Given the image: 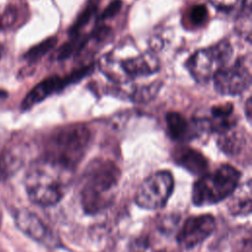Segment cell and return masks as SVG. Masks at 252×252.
Listing matches in <instances>:
<instances>
[{
    "mask_svg": "<svg viewBox=\"0 0 252 252\" xmlns=\"http://www.w3.org/2000/svg\"><path fill=\"white\" fill-rule=\"evenodd\" d=\"M68 172L41 159L32 164L25 177V186L30 200L39 206L57 204L64 196Z\"/></svg>",
    "mask_w": 252,
    "mask_h": 252,
    "instance_id": "cell-3",
    "label": "cell"
},
{
    "mask_svg": "<svg viewBox=\"0 0 252 252\" xmlns=\"http://www.w3.org/2000/svg\"><path fill=\"white\" fill-rule=\"evenodd\" d=\"M214 7L224 13L239 11L243 8L245 0H210Z\"/></svg>",
    "mask_w": 252,
    "mask_h": 252,
    "instance_id": "cell-21",
    "label": "cell"
},
{
    "mask_svg": "<svg viewBox=\"0 0 252 252\" xmlns=\"http://www.w3.org/2000/svg\"><path fill=\"white\" fill-rule=\"evenodd\" d=\"M99 69L112 82L125 84L131 79L156 73L159 69V61L156 54L150 51L124 60L108 53L99 60Z\"/></svg>",
    "mask_w": 252,
    "mask_h": 252,
    "instance_id": "cell-5",
    "label": "cell"
},
{
    "mask_svg": "<svg viewBox=\"0 0 252 252\" xmlns=\"http://www.w3.org/2000/svg\"><path fill=\"white\" fill-rule=\"evenodd\" d=\"M25 162V148L22 144H9L0 154V178L15 174Z\"/></svg>",
    "mask_w": 252,
    "mask_h": 252,
    "instance_id": "cell-14",
    "label": "cell"
},
{
    "mask_svg": "<svg viewBox=\"0 0 252 252\" xmlns=\"http://www.w3.org/2000/svg\"><path fill=\"white\" fill-rule=\"evenodd\" d=\"M90 140L91 133L86 125L64 126L48 138L42 159L69 173L83 159Z\"/></svg>",
    "mask_w": 252,
    "mask_h": 252,
    "instance_id": "cell-2",
    "label": "cell"
},
{
    "mask_svg": "<svg viewBox=\"0 0 252 252\" xmlns=\"http://www.w3.org/2000/svg\"><path fill=\"white\" fill-rule=\"evenodd\" d=\"M94 70V65L89 64L87 66L81 67L80 69L74 70L72 73L68 74L65 77H59V76H51L40 83H38L35 87H33L31 92L25 96V98L22 101V109L28 110L37 104L38 102L45 99L47 96L60 92L61 90H64L66 87L75 84L82 79H84L86 76L91 74Z\"/></svg>",
    "mask_w": 252,
    "mask_h": 252,
    "instance_id": "cell-8",
    "label": "cell"
},
{
    "mask_svg": "<svg viewBox=\"0 0 252 252\" xmlns=\"http://www.w3.org/2000/svg\"><path fill=\"white\" fill-rule=\"evenodd\" d=\"M18 9L15 6L8 7L0 19V27H10L17 20Z\"/></svg>",
    "mask_w": 252,
    "mask_h": 252,
    "instance_id": "cell-22",
    "label": "cell"
},
{
    "mask_svg": "<svg viewBox=\"0 0 252 252\" xmlns=\"http://www.w3.org/2000/svg\"><path fill=\"white\" fill-rule=\"evenodd\" d=\"M1 220H2V214H1V211H0V224H1Z\"/></svg>",
    "mask_w": 252,
    "mask_h": 252,
    "instance_id": "cell-26",
    "label": "cell"
},
{
    "mask_svg": "<svg viewBox=\"0 0 252 252\" xmlns=\"http://www.w3.org/2000/svg\"><path fill=\"white\" fill-rule=\"evenodd\" d=\"M215 227L216 220L212 215L190 217L178 231L177 242L183 248H193L206 240L212 234Z\"/></svg>",
    "mask_w": 252,
    "mask_h": 252,
    "instance_id": "cell-10",
    "label": "cell"
},
{
    "mask_svg": "<svg viewBox=\"0 0 252 252\" xmlns=\"http://www.w3.org/2000/svg\"><path fill=\"white\" fill-rule=\"evenodd\" d=\"M213 79L215 89L219 94L236 95L250 86L251 74L244 61L240 59L232 66L220 69Z\"/></svg>",
    "mask_w": 252,
    "mask_h": 252,
    "instance_id": "cell-9",
    "label": "cell"
},
{
    "mask_svg": "<svg viewBox=\"0 0 252 252\" xmlns=\"http://www.w3.org/2000/svg\"><path fill=\"white\" fill-rule=\"evenodd\" d=\"M2 54H3V46H2V44L0 43V58H1Z\"/></svg>",
    "mask_w": 252,
    "mask_h": 252,
    "instance_id": "cell-25",
    "label": "cell"
},
{
    "mask_svg": "<svg viewBox=\"0 0 252 252\" xmlns=\"http://www.w3.org/2000/svg\"><path fill=\"white\" fill-rule=\"evenodd\" d=\"M234 127L220 133V137L218 139L220 149L228 156H235L239 154L246 144L245 134L243 131L237 130Z\"/></svg>",
    "mask_w": 252,
    "mask_h": 252,
    "instance_id": "cell-16",
    "label": "cell"
},
{
    "mask_svg": "<svg viewBox=\"0 0 252 252\" xmlns=\"http://www.w3.org/2000/svg\"><path fill=\"white\" fill-rule=\"evenodd\" d=\"M233 53L230 43L221 40L208 48L193 53L186 62V67L192 77L199 83L212 79L217 72L224 68Z\"/></svg>",
    "mask_w": 252,
    "mask_h": 252,
    "instance_id": "cell-6",
    "label": "cell"
},
{
    "mask_svg": "<svg viewBox=\"0 0 252 252\" xmlns=\"http://www.w3.org/2000/svg\"><path fill=\"white\" fill-rule=\"evenodd\" d=\"M120 169L109 159H94L82 175L80 201L86 214L94 215L114 200L120 180Z\"/></svg>",
    "mask_w": 252,
    "mask_h": 252,
    "instance_id": "cell-1",
    "label": "cell"
},
{
    "mask_svg": "<svg viewBox=\"0 0 252 252\" xmlns=\"http://www.w3.org/2000/svg\"><path fill=\"white\" fill-rule=\"evenodd\" d=\"M208 20V10L204 5H194L188 12V21L193 27H201Z\"/></svg>",
    "mask_w": 252,
    "mask_h": 252,
    "instance_id": "cell-20",
    "label": "cell"
},
{
    "mask_svg": "<svg viewBox=\"0 0 252 252\" xmlns=\"http://www.w3.org/2000/svg\"><path fill=\"white\" fill-rule=\"evenodd\" d=\"M173 159L178 165L195 175L205 174L209 167L206 157L201 152L188 147L177 148L173 153Z\"/></svg>",
    "mask_w": 252,
    "mask_h": 252,
    "instance_id": "cell-13",
    "label": "cell"
},
{
    "mask_svg": "<svg viewBox=\"0 0 252 252\" xmlns=\"http://www.w3.org/2000/svg\"><path fill=\"white\" fill-rule=\"evenodd\" d=\"M240 176V172L229 164L201 175L193 185L192 202L195 206H209L224 200L238 186Z\"/></svg>",
    "mask_w": 252,
    "mask_h": 252,
    "instance_id": "cell-4",
    "label": "cell"
},
{
    "mask_svg": "<svg viewBox=\"0 0 252 252\" xmlns=\"http://www.w3.org/2000/svg\"><path fill=\"white\" fill-rule=\"evenodd\" d=\"M174 187V180L167 170H160L147 177L138 187L135 202L141 208L157 210L168 201Z\"/></svg>",
    "mask_w": 252,
    "mask_h": 252,
    "instance_id": "cell-7",
    "label": "cell"
},
{
    "mask_svg": "<svg viewBox=\"0 0 252 252\" xmlns=\"http://www.w3.org/2000/svg\"><path fill=\"white\" fill-rule=\"evenodd\" d=\"M57 42V37L56 36H51L46 38L45 40L41 41L40 43L34 45L32 47L26 54H25V59L28 60L29 62H35L39 60L43 55H45L49 50L53 48V46Z\"/></svg>",
    "mask_w": 252,
    "mask_h": 252,
    "instance_id": "cell-19",
    "label": "cell"
},
{
    "mask_svg": "<svg viewBox=\"0 0 252 252\" xmlns=\"http://www.w3.org/2000/svg\"><path fill=\"white\" fill-rule=\"evenodd\" d=\"M227 208L231 215L246 216L251 213V184L247 181L246 184L237 186L229 196Z\"/></svg>",
    "mask_w": 252,
    "mask_h": 252,
    "instance_id": "cell-15",
    "label": "cell"
},
{
    "mask_svg": "<svg viewBox=\"0 0 252 252\" xmlns=\"http://www.w3.org/2000/svg\"><path fill=\"white\" fill-rule=\"evenodd\" d=\"M15 222L21 231L33 240L48 247L58 245L57 237L36 214L21 209L15 215Z\"/></svg>",
    "mask_w": 252,
    "mask_h": 252,
    "instance_id": "cell-11",
    "label": "cell"
},
{
    "mask_svg": "<svg viewBox=\"0 0 252 252\" xmlns=\"http://www.w3.org/2000/svg\"><path fill=\"white\" fill-rule=\"evenodd\" d=\"M167 133L172 140L185 142L196 138L209 125V121H189L178 112H168L165 117Z\"/></svg>",
    "mask_w": 252,
    "mask_h": 252,
    "instance_id": "cell-12",
    "label": "cell"
},
{
    "mask_svg": "<svg viewBox=\"0 0 252 252\" xmlns=\"http://www.w3.org/2000/svg\"><path fill=\"white\" fill-rule=\"evenodd\" d=\"M162 84L161 82H153L149 85L140 86L137 88H134L133 91L130 93L129 96L131 100L135 102H148L156 97V95L158 94Z\"/></svg>",
    "mask_w": 252,
    "mask_h": 252,
    "instance_id": "cell-18",
    "label": "cell"
},
{
    "mask_svg": "<svg viewBox=\"0 0 252 252\" xmlns=\"http://www.w3.org/2000/svg\"><path fill=\"white\" fill-rule=\"evenodd\" d=\"M121 5H122L121 0L111 1L108 4V6L103 10L102 14L99 17V20H106L108 18H112L113 16H115L119 12V10L121 8Z\"/></svg>",
    "mask_w": 252,
    "mask_h": 252,
    "instance_id": "cell-23",
    "label": "cell"
},
{
    "mask_svg": "<svg viewBox=\"0 0 252 252\" xmlns=\"http://www.w3.org/2000/svg\"><path fill=\"white\" fill-rule=\"evenodd\" d=\"M98 0H90L85 9L80 13L74 24L70 27L69 34L70 36L80 34V32L84 29V27L89 24L91 19L94 16L97 11Z\"/></svg>",
    "mask_w": 252,
    "mask_h": 252,
    "instance_id": "cell-17",
    "label": "cell"
},
{
    "mask_svg": "<svg viewBox=\"0 0 252 252\" xmlns=\"http://www.w3.org/2000/svg\"><path fill=\"white\" fill-rule=\"evenodd\" d=\"M251 97H248L247 101H246V107H245V111H246V115L247 118L250 120V116H251Z\"/></svg>",
    "mask_w": 252,
    "mask_h": 252,
    "instance_id": "cell-24",
    "label": "cell"
}]
</instances>
